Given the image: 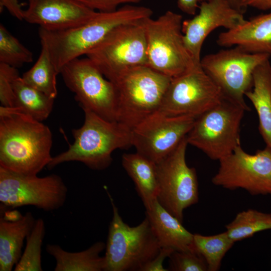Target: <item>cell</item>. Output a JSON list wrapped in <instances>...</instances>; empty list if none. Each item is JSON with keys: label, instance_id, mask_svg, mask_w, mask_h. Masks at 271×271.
<instances>
[{"label": "cell", "instance_id": "cell-33", "mask_svg": "<svg viewBox=\"0 0 271 271\" xmlns=\"http://www.w3.org/2000/svg\"><path fill=\"white\" fill-rule=\"evenodd\" d=\"M175 251L170 248L161 247L160 252L152 260L143 267L142 271H167L163 266V262L167 257H169Z\"/></svg>", "mask_w": 271, "mask_h": 271}, {"label": "cell", "instance_id": "cell-20", "mask_svg": "<svg viewBox=\"0 0 271 271\" xmlns=\"http://www.w3.org/2000/svg\"><path fill=\"white\" fill-rule=\"evenodd\" d=\"M146 210V217L161 247L170 248L175 251H186L194 247L193 234L162 206L157 199Z\"/></svg>", "mask_w": 271, "mask_h": 271}, {"label": "cell", "instance_id": "cell-4", "mask_svg": "<svg viewBox=\"0 0 271 271\" xmlns=\"http://www.w3.org/2000/svg\"><path fill=\"white\" fill-rule=\"evenodd\" d=\"M171 78L147 65L129 68L111 80L117 95V121L131 129L159 109Z\"/></svg>", "mask_w": 271, "mask_h": 271}, {"label": "cell", "instance_id": "cell-2", "mask_svg": "<svg viewBox=\"0 0 271 271\" xmlns=\"http://www.w3.org/2000/svg\"><path fill=\"white\" fill-rule=\"evenodd\" d=\"M152 15L148 7L125 5L112 12H98L88 22L71 28L53 31L39 27L38 34L41 45L47 49L60 74L66 64L86 55L116 27Z\"/></svg>", "mask_w": 271, "mask_h": 271}, {"label": "cell", "instance_id": "cell-9", "mask_svg": "<svg viewBox=\"0 0 271 271\" xmlns=\"http://www.w3.org/2000/svg\"><path fill=\"white\" fill-rule=\"evenodd\" d=\"M67 194V187L58 175L39 177L0 167L1 210L33 206L53 211L64 205Z\"/></svg>", "mask_w": 271, "mask_h": 271}, {"label": "cell", "instance_id": "cell-36", "mask_svg": "<svg viewBox=\"0 0 271 271\" xmlns=\"http://www.w3.org/2000/svg\"><path fill=\"white\" fill-rule=\"evenodd\" d=\"M241 2L245 8L251 7L263 11L271 9V0H241Z\"/></svg>", "mask_w": 271, "mask_h": 271}, {"label": "cell", "instance_id": "cell-15", "mask_svg": "<svg viewBox=\"0 0 271 271\" xmlns=\"http://www.w3.org/2000/svg\"><path fill=\"white\" fill-rule=\"evenodd\" d=\"M196 118L169 116L158 111L131 129L132 146L136 152L157 164L187 136Z\"/></svg>", "mask_w": 271, "mask_h": 271}, {"label": "cell", "instance_id": "cell-37", "mask_svg": "<svg viewBox=\"0 0 271 271\" xmlns=\"http://www.w3.org/2000/svg\"><path fill=\"white\" fill-rule=\"evenodd\" d=\"M231 6L237 11L243 14L245 8L242 6L241 0H227Z\"/></svg>", "mask_w": 271, "mask_h": 271}, {"label": "cell", "instance_id": "cell-16", "mask_svg": "<svg viewBox=\"0 0 271 271\" xmlns=\"http://www.w3.org/2000/svg\"><path fill=\"white\" fill-rule=\"evenodd\" d=\"M199 13L183 21L185 46L196 65H200L201 52L207 37L219 27L228 30L242 24L243 14L234 9L227 0H209L200 4Z\"/></svg>", "mask_w": 271, "mask_h": 271}, {"label": "cell", "instance_id": "cell-7", "mask_svg": "<svg viewBox=\"0 0 271 271\" xmlns=\"http://www.w3.org/2000/svg\"><path fill=\"white\" fill-rule=\"evenodd\" d=\"M182 23V16L171 11L155 20H144L147 65L171 78L200 65L195 64L185 46Z\"/></svg>", "mask_w": 271, "mask_h": 271}, {"label": "cell", "instance_id": "cell-34", "mask_svg": "<svg viewBox=\"0 0 271 271\" xmlns=\"http://www.w3.org/2000/svg\"><path fill=\"white\" fill-rule=\"evenodd\" d=\"M6 8L13 16L20 20H23V11L19 0H0L1 12Z\"/></svg>", "mask_w": 271, "mask_h": 271}, {"label": "cell", "instance_id": "cell-31", "mask_svg": "<svg viewBox=\"0 0 271 271\" xmlns=\"http://www.w3.org/2000/svg\"><path fill=\"white\" fill-rule=\"evenodd\" d=\"M20 76L17 68L0 63V101L1 106L13 107L15 96L13 84Z\"/></svg>", "mask_w": 271, "mask_h": 271}, {"label": "cell", "instance_id": "cell-17", "mask_svg": "<svg viewBox=\"0 0 271 271\" xmlns=\"http://www.w3.org/2000/svg\"><path fill=\"white\" fill-rule=\"evenodd\" d=\"M98 12L75 0H29L23 20L48 30H62L79 26Z\"/></svg>", "mask_w": 271, "mask_h": 271}, {"label": "cell", "instance_id": "cell-35", "mask_svg": "<svg viewBox=\"0 0 271 271\" xmlns=\"http://www.w3.org/2000/svg\"><path fill=\"white\" fill-rule=\"evenodd\" d=\"M209 0H178L177 5L183 12L189 15H195L200 4Z\"/></svg>", "mask_w": 271, "mask_h": 271}, {"label": "cell", "instance_id": "cell-10", "mask_svg": "<svg viewBox=\"0 0 271 271\" xmlns=\"http://www.w3.org/2000/svg\"><path fill=\"white\" fill-rule=\"evenodd\" d=\"M270 57L268 54L251 53L235 46L205 55L201 58L200 65L219 88L223 96L249 111L244 97L252 88L253 72Z\"/></svg>", "mask_w": 271, "mask_h": 271}, {"label": "cell", "instance_id": "cell-5", "mask_svg": "<svg viewBox=\"0 0 271 271\" xmlns=\"http://www.w3.org/2000/svg\"><path fill=\"white\" fill-rule=\"evenodd\" d=\"M113 216L105 246L104 271H142L161 248L148 219L130 226L121 218L114 200L106 189Z\"/></svg>", "mask_w": 271, "mask_h": 271}, {"label": "cell", "instance_id": "cell-19", "mask_svg": "<svg viewBox=\"0 0 271 271\" xmlns=\"http://www.w3.org/2000/svg\"><path fill=\"white\" fill-rule=\"evenodd\" d=\"M216 42L222 47L238 46L251 53L271 55V12L220 33Z\"/></svg>", "mask_w": 271, "mask_h": 271}, {"label": "cell", "instance_id": "cell-11", "mask_svg": "<svg viewBox=\"0 0 271 271\" xmlns=\"http://www.w3.org/2000/svg\"><path fill=\"white\" fill-rule=\"evenodd\" d=\"M65 84L83 109L109 121H117V95L113 83L87 57L76 58L61 69Z\"/></svg>", "mask_w": 271, "mask_h": 271}, {"label": "cell", "instance_id": "cell-27", "mask_svg": "<svg viewBox=\"0 0 271 271\" xmlns=\"http://www.w3.org/2000/svg\"><path fill=\"white\" fill-rule=\"evenodd\" d=\"M193 243L195 248L204 257L208 270L217 271L220 268L223 258L234 242L225 231L210 236L193 234Z\"/></svg>", "mask_w": 271, "mask_h": 271}, {"label": "cell", "instance_id": "cell-29", "mask_svg": "<svg viewBox=\"0 0 271 271\" xmlns=\"http://www.w3.org/2000/svg\"><path fill=\"white\" fill-rule=\"evenodd\" d=\"M33 60L32 52L0 24V63L15 68Z\"/></svg>", "mask_w": 271, "mask_h": 271}, {"label": "cell", "instance_id": "cell-18", "mask_svg": "<svg viewBox=\"0 0 271 271\" xmlns=\"http://www.w3.org/2000/svg\"><path fill=\"white\" fill-rule=\"evenodd\" d=\"M0 218V271H11L22 255L24 241L36 220L31 212L24 215L16 210L1 211Z\"/></svg>", "mask_w": 271, "mask_h": 271}, {"label": "cell", "instance_id": "cell-26", "mask_svg": "<svg viewBox=\"0 0 271 271\" xmlns=\"http://www.w3.org/2000/svg\"><path fill=\"white\" fill-rule=\"evenodd\" d=\"M225 228L233 241H240L259 231L271 229V213L252 209L244 210L237 213Z\"/></svg>", "mask_w": 271, "mask_h": 271}, {"label": "cell", "instance_id": "cell-3", "mask_svg": "<svg viewBox=\"0 0 271 271\" xmlns=\"http://www.w3.org/2000/svg\"><path fill=\"white\" fill-rule=\"evenodd\" d=\"M83 110V124L72 131L74 142L66 151L53 157L47 166L49 170L65 162L77 161L91 169L102 170L111 165L114 150L132 146L130 128L117 121L107 120L88 109Z\"/></svg>", "mask_w": 271, "mask_h": 271}, {"label": "cell", "instance_id": "cell-1", "mask_svg": "<svg viewBox=\"0 0 271 271\" xmlns=\"http://www.w3.org/2000/svg\"><path fill=\"white\" fill-rule=\"evenodd\" d=\"M52 145L47 125L13 107L0 106V167L37 175L51 161Z\"/></svg>", "mask_w": 271, "mask_h": 271}, {"label": "cell", "instance_id": "cell-24", "mask_svg": "<svg viewBox=\"0 0 271 271\" xmlns=\"http://www.w3.org/2000/svg\"><path fill=\"white\" fill-rule=\"evenodd\" d=\"M15 96L13 108L36 120L46 119L52 112L54 98L26 84L20 76L14 81Z\"/></svg>", "mask_w": 271, "mask_h": 271}, {"label": "cell", "instance_id": "cell-8", "mask_svg": "<svg viewBox=\"0 0 271 271\" xmlns=\"http://www.w3.org/2000/svg\"><path fill=\"white\" fill-rule=\"evenodd\" d=\"M145 19L116 27L85 55L109 80L129 68L147 65Z\"/></svg>", "mask_w": 271, "mask_h": 271}, {"label": "cell", "instance_id": "cell-13", "mask_svg": "<svg viewBox=\"0 0 271 271\" xmlns=\"http://www.w3.org/2000/svg\"><path fill=\"white\" fill-rule=\"evenodd\" d=\"M222 96L201 65H197L171 78L158 111L169 116L197 118Z\"/></svg>", "mask_w": 271, "mask_h": 271}, {"label": "cell", "instance_id": "cell-14", "mask_svg": "<svg viewBox=\"0 0 271 271\" xmlns=\"http://www.w3.org/2000/svg\"><path fill=\"white\" fill-rule=\"evenodd\" d=\"M219 162L214 185L244 189L253 195H271V150L267 147L251 155L239 146Z\"/></svg>", "mask_w": 271, "mask_h": 271}, {"label": "cell", "instance_id": "cell-28", "mask_svg": "<svg viewBox=\"0 0 271 271\" xmlns=\"http://www.w3.org/2000/svg\"><path fill=\"white\" fill-rule=\"evenodd\" d=\"M45 234L43 219L36 220L35 225L26 238L27 243L15 271H42L41 249Z\"/></svg>", "mask_w": 271, "mask_h": 271}, {"label": "cell", "instance_id": "cell-22", "mask_svg": "<svg viewBox=\"0 0 271 271\" xmlns=\"http://www.w3.org/2000/svg\"><path fill=\"white\" fill-rule=\"evenodd\" d=\"M122 165L133 181L146 210L157 199L158 178L156 164L136 152L124 154Z\"/></svg>", "mask_w": 271, "mask_h": 271}, {"label": "cell", "instance_id": "cell-32", "mask_svg": "<svg viewBox=\"0 0 271 271\" xmlns=\"http://www.w3.org/2000/svg\"><path fill=\"white\" fill-rule=\"evenodd\" d=\"M83 6L99 12L115 11L121 5L136 4L143 0H75Z\"/></svg>", "mask_w": 271, "mask_h": 271}, {"label": "cell", "instance_id": "cell-12", "mask_svg": "<svg viewBox=\"0 0 271 271\" xmlns=\"http://www.w3.org/2000/svg\"><path fill=\"white\" fill-rule=\"evenodd\" d=\"M188 145L186 137L172 153L156 164L157 200L181 222L184 210L197 203L199 199L196 170L189 167L186 161Z\"/></svg>", "mask_w": 271, "mask_h": 271}, {"label": "cell", "instance_id": "cell-6", "mask_svg": "<svg viewBox=\"0 0 271 271\" xmlns=\"http://www.w3.org/2000/svg\"><path fill=\"white\" fill-rule=\"evenodd\" d=\"M246 111L242 105L222 96L196 118L186 136L188 144L219 161L240 146V127Z\"/></svg>", "mask_w": 271, "mask_h": 271}, {"label": "cell", "instance_id": "cell-23", "mask_svg": "<svg viewBox=\"0 0 271 271\" xmlns=\"http://www.w3.org/2000/svg\"><path fill=\"white\" fill-rule=\"evenodd\" d=\"M106 244L97 241L87 249L69 252L57 244H48L46 250L55 259V271H104V256L100 255Z\"/></svg>", "mask_w": 271, "mask_h": 271}, {"label": "cell", "instance_id": "cell-30", "mask_svg": "<svg viewBox=\"0 0 271 271\" xmlns=\"http://www.w3.org/2000/svg\"><path fill=\"white\" fill-rule=\"evenodd\" d=\"M168 269L173 271H206L208 267L204 257L194 246L189 250L174 251L169 256Z\"/></svg>", "mask_w": 271, "mask_h": 271}, {"label": "cell", "instance_id": "cell-25", "mask_svg": "<svg viewBox=\"0 0 271 271\" xmlns=\"http://www.w3.org/2000/svg\"><path fill=\"white\" fill-rule=\"evenodd\" d=\"M59 72L53 64L47 49L41 45L39 58L22 78L29 85L55 99L57 95L56 77Z\"/></svg>", "mask_w": 271, "mask_h": 271}, {"label": "cell", "instance_id": "cell-21", "mask_svg": "<svg viewBox=\"0 0 271 271\" xmlns=\"http://www.w3.org/2000/svg\"><path fill=\"white\" fill-rule=\"evenodd\" d=\"M245 96L257 112L259 132L266 146L271 150V64L267 59L255 69L252 89Z\"/></svg>", "mask_w": 271, "mask_h": 271}]
</instances>
